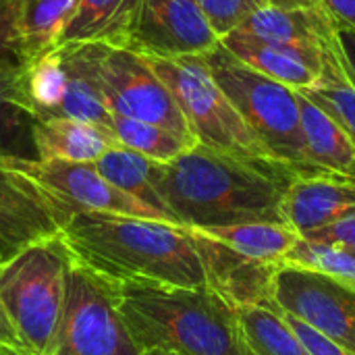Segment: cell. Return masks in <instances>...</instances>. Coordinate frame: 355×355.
Listing matches in <instances>:
<instances>
[{
    "label": "cell",
    "instance_id": "obj_1",
    "mask_svg": "<svg viewBox=\"0 0 355 355\" xmlns=\"http://www.w3.org/2000/svg\"><path fill=\"white\" fill-rule=\"evenodd\" d=\"M297 175L196 146L160 166L156 191L181 227L210 229L243 223H285L283 198Z\"/></svg>",
    "mask_w": 355,
    "mask_h": 355
},
{
    "label": "cell",
    "instance_id": "obj_2",
    "mask_svg": "<svg viewBox=\"0 0 355 355\" xmlns=\"http://www.w3.org/2000/svg\"><path fill=\"white\" fill-rule=\"evenodd\" d=\"M60 237L77 262L112 283L210 285L191 229L175 223L79 212L62 225Z\"/></svg>",
    "mask_w": 355,
    "mask_h": 355
},
{
    "label": "cell",
    "instance_id": "obj_3",
    "mask_svg": "<svg viewBox=\"0 0 355 355\" xmlns=\"http://www.w3.org/2000/svg\"><path fill=\"white\" fill-rule=\"evenodd\" d=\"M119 310L141 352L250 355L237 306L206 287L114 283Z\"/></svg>",
    "mask_w": 355,
    "mask_h": 355
},
{
    "label": "cell",
    "instance_id": "obj_4",
    "mask_svg": "<svg viewBox=\"0 0 355 355\" xmlns=\"http://www.w3.org/2000/svg\"><path fill=\"white\" fill-rule=\"evenodd\" d=\"M71 262L60 235L25 245L0 262V306L31 355H46L56 335Z\"/></svg>",
    "mask_w": 355,
    "mask_h": 355
},
{
    "label": "cell",
    "instance_id": "obj_5",
    "mask_svg": "<svg viewBox=\"0 0 355 355\" xmlns=\"http://www.w3.org/2000/svg\"><path fill=\"white\" fill-rule=\"evenodd\" d=\"M204 58L220 89L281 164L300 177L320 173L306 156L297 92L254 71L220 44Z\"/></svg>",
    "mask_w": 355,
    "mask_h": 355
},
{
    "label": "cell",
    "instance_id": "obj_6",
    "mask_svg": "<svg viewBox=\"0 0 355 355\" xmlns=\"http://www.w3.org/2000/svg\"><path fill=\"white\" fill-rule=\"evenodd\" d=\"M144 58L150 62L154 73L164 81V85L175 96L200 146L243 160L289 168L281 164L258 139V135L250 129V125L243 121L239 110L233 106V102L227 98V94L212 77L204 56H177V58L144 56Z\"/></svg>",
    "mask_w": 355,
    "mask_h": 355
},
{
    "label": "cell",
    "instance_id": "obj_7",
    "mask_svg": "<svg viewBox=\"0 0 355 355\" xmlns=\"http://www.w3.org/2000/svg\"><path fill=\"white\" fill-rule=\"evenodd\" d=\"M116 302V285L73 258L64 310L46 355H141Z\"/></svg>",
    "mask_w": 355,
    "mask_h": 355
},
{
    "label": "cell",
    "instance_id": "obj_8",
    "mask_svg": "<svg viewBox=\"0 0 355 355\" xmlns=\"http://www.w3.org/2000/svg\"><path fill=\"white\" fill-rule=\"evenodd\" d=\"M15 173L29 179L69 220L79 212H104L121 216H139L168 223L160 212L141 204L110 185L94 166V162L62 160H21L2 158Z\"/></svg>",
    "mask_w": 355,
    "mask_h": 355
},
{
    "label": "cell",
    "instance_id": "obj_9",
    "mask_svg": "<svg viewBox=\"0 0 355 355\" xmlns=\"http://www.w3.org/2000/svg\"><path fill=\"white\" fill-rule=\"evenodd\" d=\"M98 77L110 114L152 123L198 144L175 96L141 54L129 48H106Z\"/></svg>",
    "mask_w": 355,
    "mask_h": 355
},
{
    "label": "cell",
    "instance_id": "obj_10",
    "mask_svg": "<svg viewBox=\"0 0 355 355\" xmlns=\"http://www.w3.org/2000/svg\"><path fill=\"white\" fill-rule=\"evenodd\" d=\"M272 306L331 343L355 354V287L316 270L283 264L272 279Z\"/></svg>",
    "mask_w": 355,
    "mask_h": 355
},
{
    "label": "cell",
    "instance_id": "obj_11",
    "mask_svg": "<svg viewBox=\"0 0 355 355\" xmlns=\"http://www.w3.org/2000/svg\"><path fill=\"white\" fill-rule=\"evenodd\" d=\"M220 44L196 0H141L129 50L144 56H204Z\"/></svg>",
    "mask_w": 355,
    "mask_h": 355
},
{
    "label": "cell",
    "instance_id": "obj_12",
    "mask_svg": "<svg viewBox=\"0 0 355 355\" xmlns=\"http://www.w3.org/2000/svg\"><path fill=\"white\" fill-rule=\"evenodd\" d=\"M67 218L23 175L0 158V256L10 258L25 245L60 235Z\"/></svg>",
    "mask_w": 355,
    "mask_h": 355
},
{
    "label": "cell",
    "instance_id": "obj_13",
    "mask_svg": "<svg viewBox=\"0 0 355 355\" xmlns=\"http://www.w3.org/2000/svg\"><path fill=\"white\" fill-rule=\"evenodd\" d=\"M220 46L254 71L293 92H304L310 89L322 73V50L327 44H279L235 29L220 37Z\"/></svg>",
    "mask_w": 355,
    "mask_h": 355
},
{
    "label": "cell",
    "instance_id": "obj_14",
    "mask_svg": "<svg viewBox=\"0 0 355 355\" xmlns=\"http://www.w3.org/2000/svg\"><path fill=\"white\" fill-rule=\"evenodd\" d=\"M281 212L300 235L329 227L355 212V179L329 173L295 177L285 191Z\"/></svg>",
    "mask_w": 355,
    "mask_h": 355
},
{
    "label": "cell",
    "instance_id": "obj_15",
    "mask_svg": "<svg viewBox=\"0 0 355 355\" xmlns=\"http://www.w3.org/2000/svg\"><path fill=\"white\" fill-rule=\"evenodd\" d=\"M141 0H75L52 46L102 44L129 48Z\"/></svg>",
    "mask_w": 355,
    "mask_h": 355
},
{
    "label": "cell",
    "instance_id": "obj_16",
    "mask_svg": "<svg viewBox=\"0 0 355 355\" xmlns=\"http://www.w3.org/2000/svg\"><path fill=\"white\" fill-rule=\"evenodd\" d=\"M308 162L329 175L355 179V141L318 104L297 92Z\"/></svg>",
    "mask_w": 355,
    "mask_h": 355
},
{
    "label": "cell",
    "instance_id": "obj_17",
    "mask_svg": "<svg viewBox=\"0 0 355 355\" xmlns=\"http://www.w3.org/2000/svg\"><path fill=\"white\" fill-rule=\"evenodd\" d=\"M237 31L266 42L324 46L335 40V19L324 8H277L264 4Z\"/></svg>",
    "mask_w": 355,
    "mask_h": 355
},
{
    "label": "cell",
    "instance_id": "obj_18",
    "mask_svg": "<svg viewBox=\"0 0 355 355\" xmlns=\"http://www.w3.org/2000/svg\"><path fill=\"white\" fill-rule=\"evenodd\" d=\"M33 141L37 160L62 162H96L110 148L119 146L112 131L75 119L35 121Z\"/></svg>",
    "mask_w": 355,
    "mask_h": 355
},
{
    "label": "cell",
    "instance_id": "obj_19",
    "mask_svg": "<svg viewBox=\"0 0 355 355\" xmlns=\"http://www.w3.org/2000/svg\"><path fill=\"white\" fill-rule=\"evenodd\" d=\"M239 258L260 266H283L302 235L287 223H243L198 229Z\"/></svg>",
    "mask_w": 355,
    "mask_h": 355
},
{
    "label": "cell",
    "instance_id": "obj_20",
    "mask_svg": "<svg viewBox=\"0 0 355 355\" xmlns=\"http://www.w3.org/2000/svg\"><path fill=\"white\" fill-rule=\"evenodd\" d=\"M35 121L27 98L25 69H0V158L37 160Z\"/></svg>",
    "mask_w": 355,
    "mask_h": 355
},
{
    "label": "cell",
    "instance_id": "obj_21",
    "mask_svg": "<svg viewBox=\"0 0 355 355\" xmlns=\"http://www.w3.org/2000/svg\"><path fill=\"white\" fill-rule=\"evenodd\" d=\"M94 166L110 185H114L123 193L139 200L141 204L154 208L168 223L177 225V220L164 208V204L156 191V181H158V173L162 166L160 162H154V160H150L133 150H127L123 146H114L102 158H98L94 162Z\"/></svg>",
    "mask_w": 355,
    "mask_h": 355
},
{
    "label": "cell",
    "instance_id": "obj_22",
    "mask_svg": "<svg viewBox=\"0 0 355 355\" xmlns=\"http://www.w3.org/2000/svg\"><path fill=\"white\" fill-rule=\"evenodd\" d=\"M237 316L250 355H308L279 308L239 306Z\"/></svg>",
    "mask_w": 355,
    "mask_h": 355
},
{
    "label": "cell",
    "instance_id": "obj_23",
    "mask_svg": "<svg viewBox=\"0 0 355 355\" xmlns=\"http://www.w3.org/2000/svg\"><path fill=\"white\" fill-rule=\"evenodd\" d=\"M300 94L329 112L355 141V85L341 64L337 40L322 50V73L318 81Z\"/></svg>",
    "mask_w": 355,
    "mask_h": 355
},
{
    "label": "cell",
    "instance_id": "obj_24",
    "mask_svg": "<svg viewBox=\"0 0 355 355\" xmlns=\"http://www.w3.org/2000/svg\"><path fill=\"white\" fill-rule=\"evenodd\" d=\"M110 131L116 137L119 146L133 150V152H137L154 162H160V164H168L175 158H179L181 154H185L187 150L198 146V144H191V141L175 135L173 131H168L164 127L127 119L121 114L110 116Z\"/></svg>",
    "mask_w": 355,
    "mask_h": 355
},
{
    "label": "cell",
    "instance_id": "obj_25",
    "mask_svg": "<svg viewBox=\"0 0 355 355\" xmlns=\"http://www.w3.org/2000/svg\"><path fill=\"white\" fill-rule=\"evenodd\" d=\"M75 0H19V33L27 64L52 48Z\"/></svg>",
    "mask_w": 355,
    "mask_h": 355
},
{
    "label": "cell",
    "instance_id": "obj_26",
    "mask_svg": "<svg viewBox=\"0 0 355 355\" xmlns=\"http://www.w3.org/2000/svg\"><path fill=\"white\" fill-rule=\"evenodd\" d=\"M285 264L297 266V268H308L322 272L333 279H341L347 283H355V256L349 252H343L339 248L314 243L308 239H300L297 245L291 250L287 256Z\"/></svg>",
    "mask_w": 355,
    "mask_h": 355
},
{
    "label": "cell",
    "instance_id": "obj_27",
    "mask_svg": "<svg viewBox=\"0 0 355 355\" xmlns=\"http://www.w3.org/2000/svg\"><path fill=\"white\" fill-rule=\"evenodd\" d=\"M208 19L214 33L225 37L233 29H237L254 10L266 4V0H196Z\"/></svg>",
    "mask_w": 355,
    "mask_h": 355
},
{
    "label": "cell",
    "instance_id": "obj_28",
    "mask_svg": "<svg viewBox=\"0 0 355 355\" xmlns=\"http://www.w3.org/2000/svg\"><path fill=\"white\" fill-rule=\"evenodd\" d=\"M0 69H27L19 33V0H0Z\"/></svg>",
    "mask_w": 355,
    "mask_h": 355
},
{
    "label": "cell",
    "instance_id": "obj_29",
    "mask_svg": "<svg viewBox=\"0 0 355 355\" xmlns=\"http://www.w3.org/2000/svg\"><path fill=\"white\" fill-rule=\"evenodd\" d=\"M304 239L308 241H314V243H322V245H331V248H339L343 252H355V212L329 225V227H322V229H316V231H310V233H304L302 235Z\"/></svg>",
    "mask_w": 355,
    "mask_h": 355
},
{
    "label": "cell",
    "instance_id": "obj_30",
    "mask_svg": "<svg viewBox=\"0 0 355 355\" xmlns=\"http://www.w3.org/2000/svg\"><path fill=\"white\" fill-rule=\"evenodd\" d=\"M289 322V327L293 329V333L297 335V339L304 343L308 355H355L352 352H345L341 349L339 345L331 343L327 337H322L320 333H316L312 327H308L306 322H302L300 318L295 316H289V314H283Z\"/></svg>",
    "mask_w": 355,
    "mask_h": 355
},
{
    "label": "cell",
    "instance_id": "obj_31",
    "mask_svg": "<svg viewBox=\"0 0 355 355\" xmlns=\"http://www.w3.org/2000/svg\"><path fill=\"white\" fill-rule=\"evenodd\" d=\"M335 40H337V50H339V58L343 69L347 71L349 79L355 85V29L345 25V23H337L335 21Z\"/></svg>",
    "mask_w": 355,
    "mask_h": 355
},
{
    "label": "cell",
    "instance_id": "obj_32",
    "mask_svg": "<svg viewBox=\"0 0 355 355\" xmlns=\"http://www.w3.org/2000/svg\"><path fill=\"white\" fill-rule=\"evenodd\" d=\"M0 355H31L0 306Z\"/></svg>",
    "mask_w": 355,
    "mask_h": 355
},
{
    "label": "cell",
    "instance_id": "obj_33",
    "mask_svg": "<svg viewBox=\"0 0 355 355\" xmlns=\"http://www.w3.org/2000/svg\"><path fill=\"white\" fill-rule=\"evenodd\" d=\"M322 8L337 21L355 29V0H320Z\"/></svg>",
    "mask_w": 355,
    "mask_h": 355
},
{
    "label": "cell",
    "instance_id": "obj_34",
    "mask_svg": "<svg viewBox=\"0 0 355 355\" xmlns=\"http://www.w3.org/2000/svg\"><path fill=\"white\" fill-rule=\"evenodd\" d=\"M266 4L277 8H322L320 0H266Z\"/></svg>",
    "mask_w": 355,
    "mask_h": 355
},
{
    "label": "cell",
    "instance_id": "obj_35",
    "mask_svg": "<svg viewBox=\"0 0 355 355\" xmlns=\"http://www.w3.org/2000/svg\"><path fill=\"white\" fill-rule=\"evenodd\" d=\"M141 355H175V354H168V352H158V349H148V352H144Z\"/></svg>",
    "mask_w": 355,
    "mask_h": 355
},
{
    "label": "cell",
    "instance_id": "obj_36",
    "mask_svg": "<svg viewBox=\"0 0 355 355\" xmlns=\"http://www.w3.org/2000/svg\"><path fill=\"white\" fill-rule=\"evenodd\" d=\"M0 262H2V256H0Z\"/></svg>",
    "mask_w": 355,
    "mask_h": 355
},
{
    "label": "cell",
    "instance_id": "obj_37",
    "mask_svg": "<svg viewBox=\"0 0 355 355\" xmlns=\"http://www.w3.org/2000/svg\"><path fill=\"white\" fill-rule=\"evenodd\" d=\"M354 256H355V252H354Z\"/></svg>",
    "mask_w": 355,
    "mask_h": 355
}]
</instances>
